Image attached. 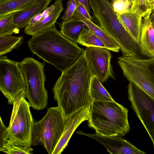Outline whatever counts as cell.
Returning a JSON list of instances; mask_svg holds the SVG:
<instances>
[{
	"label": "cell",
	"instance_id": "6da1fadb",
	"mask_svg": "<svg viewBox=\"0 0 154 154\" xmlns=\"http://www.w3.org/2000/svg\"><path fill=\"white\" fill-rule=\"evenodd\" d=\"M93 75L85 50L73 64L62 72L52 89L65 119L92 104L90 87Z\"/></svg>",
	"mask_w": 154,
	"mask_h": 154
},
{
	"label": "cell",
	"instance_id": "7a4b0ae2",
	"mask_svg": "<svg viewBox=\"0 0 154 154\" xmlns=\"http://www.w3.org/2000/svg\"><path fill=\"white\" fill-rule=\"evenodd\" d=\"M27 43L33 54L61 72L73 64L84 50L64 36L55 25L32 36Z\"/></svg>",
	"mask_w": 154,
	"mask_h": 154
},
{
	"label": "cell",
	"instance_id": "3957f363",
	"mask_svg": "<svg viewBox=\"0 0 154 154\" xmlns=\"http://www.w3.org/2000/svg\"><path fill=\"white\" fill-rule=\"evenodd\" d=\"M89 127L102 135L124 136L129 131L128 109L114 101H93L89 106Z\"/></svg>",
	"mask_w": 154,
	"mask_h": 154
},
{
	"label": "cell",
	"instance_id": "277c9868",
	"mask_svg": "<svg viewBox=\"0 0 154 154\" xmlns=\"http://www.w3.org/2000/svg\"><path fill=\"white\" fill-rule=\"evenodd\" d=\"M100 27L119 46L123 56L138 55V44L124 26L108 0H88Z\"/></svg>",
	"mask_w": 154,
	"mask_h": 154
},
{
	"label": "cell",
	"instance_id": "5b68a950",
	"mask_svg": "<svg viewBox=\"0 0 154 154\" xmlns=\"http://www.w3.org/2000/svg\"><path fill=\"white\" fill-rule=\"evenodd\" d=\"M65 120L60 107L48 108L44 116L34 122L32 146L42 145L49 154H52L63 131Z\"/></svg>",
	"mask_w": 154,
	"mask_h": 154
},
{
	"label": "cell",
	"instance_id": "8992f818",
	"mask_svg": "<svg viewBox=\"0 0 154 154\" xmlns=\"http://www.w3.org/2000/svg\"><path fill=\"white\" fill-rule=\"evenodd\" d=\"M26 86V98L31 107L39 111L47 107L48 97L45 86V65L34 59L27 57L19 62Z\"/></svg>",
	"mask_w": 154,
	"mask_h": 154
},
{
	"label": "cell",
	"instance_id": "52a82bcc",
	"mask_svg": "<svg viewBox=\"0 0 154 154\" xmlns=\"http://www.w3.org/2000/svg\"><path fill=\"white\" fill-rule=\"evenodd\" d=\"M26 92H22L14 100L9 125L7 140L17 144L31 147L32 134L34 122L30 106L25 99Z\"/></svg>",
	"mask_w": 154,
	"mask_h": 154
},
{
	"label": "cell",
	"instance_id": "ba28073f",
	"mask_svg": "<svg viewBox=\"0 0 154 154\" xmlns=\"http://www.w3.org/2000/svg\"><path fill=\"white\" fill-rule=\"evenodd\" d=\"M118 59L127 79L154 99V74L149 68L151 58L144 59L135 55L122 56Z\"/></svg>",
	"mask_w": 154,
	"mask_h": 154
},
{
	"label": "cell",
	"instance_id": "9c48e42d",
	"mask_svg": "<svg viewBox=\"0 0 154 154\" xmlns=\"http://www.w3.org/2000/svg\"><path fill=\"white\" fill-rule=\"evenodd\" d=\"M19 62L6 56L0 57V91L8 100L9 104L23 92L26 91V84Z\"/></svg>",
	"mask_w": 154,
	"mask_h": 154
},
{
	"label": "cell",
	"instance_id": "30bf717a",
	"mask_svg": "<svg viewBox=\"0 0 154 154\" xmlns=\"http://www.w3.org/2000/svg\"><path fill=\"white\" fill-rule=\"evenodd\" d=\"M128 89L131 107L147 131L154 148V99L131 82Z\"/></svg>",
	"mask_w": 154,
	"mask_h": 154
},
{
	"label": "cell",
	"instance_id": "8fae6325",
	"mask_svg": "<svg viewBox=\"0 0 154 154\" xmlns=\"http://www.w3.org/2000/svg\"><path fill=\"white\" fill-rule=\"evenodd\" d=\"M86 57L93 75L101 83L109 78H114L110 61L112 56L105 48L87 47L85 50Z\"/></svg>",
	"mask_w": 154,
	"mask_h": 154
},
{
	"label": "cell",
	"instance_id": "7c38bea8",
	"mask_svg": "<svg viewBox=\"0 0 154 154\" xmlns=\"http://www.w3.org/2000/svg\"><path fill=\"white\" fill-rule=\"evenodd\" d=\"M77 134L90 137L103 145L109 153L112 154H144L131 142L121 137L116 135L104 136L96 134H87L79 130Z\"/></svg>",
	"mask_w": 154,
	"mask_h": 154
},
{
	"label": "cell",
	"instance_id": "4fadbf2b",
	"mask_svg": "<svg viewBox=\"0 0 154 154\" xmlns=\"http://www.w3.org/2000/svg\"><path fill=\"white\" fill-rule=\"evenodd\" d=\"M90 117L89 106L82 107L66 119L64 129L52 154H60L67 146L75 131L83 122Z\"/></svg>",
	"mask_w": 154,
	"mask_h": 154
},
{
	"label": "cell",
	"instance_id": "5bb4252c",
	"mask_svg": "<svg viewBox=\"0 0 154 154\" xmlns=\"http://www.w3.org/2000/svg\"><path fill=\"white\" fill-rule=\"evenodd\" d=\"M151 10L142 16L140 34L138 45L143 55L154 57V29L150 20Z\"/></svg>",
	"mask_w": 154,
	"mask_h": 154
},
{
	"label": "cell",
	"instance_id": "9a60e30c",
	"mask_svg": "<svg viewBox=\"0 0 154 154\" xmlns=\"http://www.w3.org/2000/svg\"><path fill=\"white\" fill-rule=\"evenodd\" d=\"M51 2V0H39L26 9L13 13L14 23L20 29L25 28L34 17L42 12Z\"/></svg>",
	"mask_w": 154,
	"mask_h": 154
},
{
	"label": "cell",
	"instance_id": "2e32d148",
	"mask_svg": "<svg viewBox=\"0 0 154 154\" xmlns=\"http://www.w3.org/2000/svg\"><path fill=\"white\" fill-rule=\"evenodd\" d=\"M72 18L81 20L84 22L89 29L98 37L103 42L106 48L116 52H118L120 48L115 41L102 28L96 25L91 20L87 19L81 14L76 9L74 13Z\"/></svg>",
	"mask_w": 154,
	"mask_h": 154
},
{
	"label": "cell",
	"instance_id": "e0dca14e",
	"mask_svg": "<svg viewBox=\"0 0 154 154\" xmlns=\"http://www.w3.org/2000/svg\"><path fill=\"white\" fill-rule=\"evenodd\" d=\"M62 0H58L57 5L52 12L38 23L25 28L26 34L34 36L51 27L55 25L56 21L63 9Z\"/></svg>",
	"mask_w": 154,
	"mask_h": 154
},
{
	"label": "cell",
	"instance_id": "ac0fdd59",
	"mask_svg": "<svg viewBox=\"0 0 154 154\" xmlns=\"http://www.w3.org/2000/svg\"><path fill=\"white\" fill-rule=\"evenodd\" d=\"M118 14L124 26L138 44L143 15L130 11Z\"/></svg>",
	"mask_w": 154,
	"mask_h": 154
},
{
	"label": "cell",
	"instance_id": "d6986e66",
	"mask_svg": "<svg viewBox=\"0 0 154 154\" xmlns=\"http://www.w3.org/2000/svg\"><path fill=\"white\" fill-rule=\"evenodd\" d=\"M59 25L61 33L76 43H78L79 37L83 31L85 29H89L84 22L73 18L67 21H63Z\"/></svg>",
	"mask_w": 154,
	"mask_h": 154
},
{
	"label": "cell",
	"instance_id": "ffe728a7",
	"mask_svg": "<svg viewBox=\"0 0 154 154\" xmlns=\"http://www.w3.org/2000/svg\"><path fill=\"white\" fill-rule=\"evenodd\" d=\"M39 0H0V18L26 9Z\"/></svg>",
	"mask_w": 154,
	"mask_h": 154
},
{
	"label": "cell",
	"instance_id": "44dd1931",
	"mask_svg": "<svg viewBox=\"0 0 154 154\" xmlns=\"http://www.w3.org/2000/svg\"><path fill=\"white\" fill-rule=\"evenodd\" d=\"M90 95L93 101H114V100L94 75L92 77L90 87Z\"/></svg>",
	"mask_w": 154,
	"mask_h": 154
},
{
	"label": "cell",
	"instance_id": "7402d4cb",
	"mask_svg": "<svg viewBox=\"0 0 154 154\" xmlns=\"http://www.w3.org/2000/svg\"><path fill=\"white\" fill-rule=\"evenodd\" d=\"M23 40V36L17 37L12 35L0 36V57L20 47Z\"/></svg>",
	"mask_w": 154,
	"mask_h": 154
},
{
	"label": "cell",
	"instance_id": "603a6c76",
	"mask_svg": "<svg viewBox=\"0 0 154 154\" xmlns=\"http://www.w3.org/2000/svg\"><path fill=\"white\" fill-rule=\"evenodd\" d=\"M77 42L87 47H98L106 48L102 41L89 29H85L83 31Z\"/></svg>",
	"mask_w": 154,
	"mask_h": 154
},
{
	"label": "cell",
	"instance_id": "cb8c5ba5",
	"mask_svg": "<svg viewBox=\"0 0 154 154\" xmlns=\"http://www.w3.org/2000/svg\"><path fill=\"white\" fill-rule=\"evenodd\" d=\"M13 13L0 18V36L18 33L19 29L14 23Z\"/></svg>",
	"mask_w": 154,
	"mask_h": 154
},
{
	"label": "cell",
	"instance_id": "d4e9b609",
	"mask_svg": "<svg viewBox=\"0 0 154 154\" xmlns=\"http://www.w3.org/2000/svg\"><path fill=\"white\" fill-rule=\"evenodd\" d=\"M33 150L31 147L17 144L7 140L2 152L8 154H30Z\"/></svg>",
	"mask_w": 154,
	"mask_h": 154
},
{
	"label": "cell",
	"instance_id": "484cf974",
	"mask_svg": "<svg viewBox=\"0 0 154 154\" xmlns=\"http://www.w3.org/2000/svg\"><path fill=\"white\" fill-rule=\"evenodd\" d=\"M130 11L143 15L152 10V7L147 0H127Z\"/></svg>",
	"mask_w": 154,
	"mask_h": 154
},
{
	"label": "cell",
	"instance_id": "4316f807",
	"mask_svg": "<svg viewBox=\"0 0 154 154\" xmlns=\"http://www.w3.org/2000/svg\"><path fill=\"white\" fill-rule=\"evenodd\" d=\"M77 3L75 0H69L66 8L61 17L63 21H67L72 19L76 8Z\"/></svg>",
	"mask_w": 154,
	"mask_h": 154
},
{
	"label": "cell",
	"instance_id": "83f0119b",
	"mask_svg": "<svg viewBox=\"0 0 154 154\" xmlns=\"http://www.w3.org/2000/svg\"><path fill=\"white\" fill-rule=\"evenodd\" d=\"M114 11L120 14L130 11V5L127 0H116L112 5Z\"/></svg>",
	"mask_w": 154,
	"mask_h": 154
},
{
	"label": "cell",
	"instance_id": "f1b7e54d",
	"mask_svg": "<svg viewBox=\"0 0 154 154\" xmlns=\"http://www.w3.org/2000/svg\"><path fill=\"white\" fill-rule=\"evenodd\" d=\"M0 151H2L7 140V127L4 125L0 118Z\"/></svg>",
	"mask_w": 154,
	"mask_h": 154
},
{
	"label": "cell",
	"instance_id": "f546056e",
	"mask_svg": "<svg viewBox=\"0 0 154 154\" xmlns=\"http://www.w3.org/2000/svg\"><path fill=\"white\" fill-rule=\"evenodd\" d=\"M76 9L79 12L87 19L91 20V17L86 8L80 3L77 4Z\"/></svg>",
	"mask_w": 154,
	"mask_h": 154
},
{
	"label": "cell",
	"instance_id": "4dcf8cb0",
	"mask_svg": "<svg viewBox=\"0 0 154 154\" xmlns=\"http://www.w3.org/2000/svg\"><path fill=\"white\" fill-rule=\"evenodd\" d=\"M58 2V0L55 1L50 6L47 7L42 12L43 19L50 15L53 11Z\"/></svg>",
	"mask_w": 154,
	"mask_h": 154
},
{
	"label": "cell",
	"instance_id": "1f68e13d",
	"mask_svg": "<svg viewBox=\"0 0 154 154\" xmlns=\"http://www.w3.org/2000/svg\"><path fill=\"white\" fill-rule=\"evenodd\" d=\"M42 12L38 14L30 20L28 26L33 25L41 21L43 19Z\"/></svg>",
	"mask_w": 154,
	"mask_h": 154
},
{
	"label": "cell",
	"instance_id": "d6a6232c",
	"mask_svg": "<svg viewBox=\"0 0 154 154\" xmlns=\"http://www.w3.org/2000/svg\"><path fill=\"white\" fill-rule=\"evenodd\" d=\"M77 3H80L86 8L89 14L91 13L89 4L88 0H75Z\"/></svg>",
	"mask_w": 154,
	"mask_h": 154
},
{
	"label": "cell",
	"instance_id": "836d02e7",
	"mask_svg": "<svg viewBox=\"0 0 154 154\" xmlns=\"http://www.w3.org/2000/svg\"><path fill=\"white\" fill-rule=\"evenodd\" d=\"M150 20L154 29V10H152L150 15Z\"/></svg>",
	"mask_w": 154,
	"mask_h": 154
},
{
	"label": "cell",
	"instance_id": "e575fe53",
	"mask_svg": "<svg viewBox=\"0 0 154 154\" xmlns=\"http://www.w3.org/2000/svg\"><path fill=\"white\" fill-rule=\"evenodd\" d=\"M149 68L154 74V57L151 58Z\"/></svg>",
	"mask_w": 154,
	"mask_h": 154
},
{
	"label": "cell",
	"instance_id": "d590c367",
	"mask_svg": "<svg viewBox=\"0 0 154 154\" xmlns=\"http://www.w3.org/2000/svg\"><path fill=\"white\" fill-rule=\"evenodd\" d=\"M147 1L151 4L152 8L154 7V0H147Z\"/></svg>",
	"mask_w": 154,
	"mask_h": 154
},
{
	"label": "cell",
	"instance_id": "8d00e7d4",
	"mask_svg": "<svg viewBox=\"0 0 154 154\" xmlns=\"http://www.w3.org/2000/svg\"><path fill=\"white\" fill-rule=\"evenodd\" d=\"M109 2L111 3H113L114 2H115L116 0H108Z\"/></svg>",
	"mask_w": 154,
	"mask_h": 154
},
{
	"label": "cell",
	"instance_id": "74e56055",
	"mask_svg": "<svg viewBox=\"0 0 154 154\" xmlns=\"http://www.w3.org/2000/svg\"><path fill=\"white\" fill-rule=\"evenodd\" d=\"M152 10H154V7H153L152 8Z\"/></svg>",
	"mask_w": 154,
	"mask_h": 154
},
{
	"label": "cell",
	"instance_id": "f35d334b",
	"mask_svg": "<svg viewBox=\"0 0 154 154\" xmlns=\"http://www.w3.org/2000/svg\"><path fill=\"white\" fill-rule=\"evenodd\" d=\"M55 0L56 1V0Z\"/></svg>",
	"mask_w": 154,
	"mask_h": 154
}]
</instances>
